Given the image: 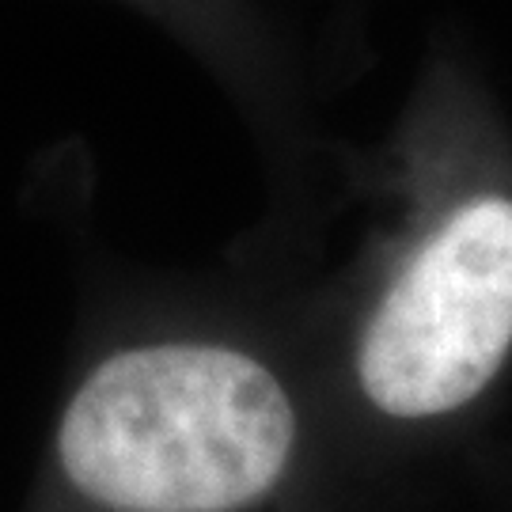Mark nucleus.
<instances>
[{"mask_svg": "<svg viewBox=\"0 0 512 512\" xmlns=\"http://www.w3.org/2000/svg\"><path fill=\"white\" fill-rule=\"evenodd\" d=\"M399 512L459 482L512 387V129L478 50L429 38L372 141L323 133L224 258Z\"/></svg>", "mask_w": 512, "mask_h": 512, "instance_id": "1", "label": "nucleus"}, {"mask_svg": "<svg viewBox=\"0 0 512 512\" xmlns=\"http://www.w3.org/2000/svg\"><path fill=\"white\" fill-rule=\"evenodd\" d=\"M23 512H399L357 475L293 342L224 266L88 258Z\"/></svg>", "mask_w": 512, "mask_h": 512, "instance_id": "2", "label": "nucleus"}, {"mask_svg": "<svg viewBox=\"0 0 512 512\" xmlns=\"http://www.w3.org/2000/svg\"><path fill=\"white\" fill-rule=\"evenodd\" d=\"M368 4L372 0H338V12H334V42H330V54L338 61H346L365 46L361 38V23L368 16Z\"/></svg>", "mask_w": 512, "mask_h": 512, "instance_id": "3", "label": "nucleus"}]
</instances>
